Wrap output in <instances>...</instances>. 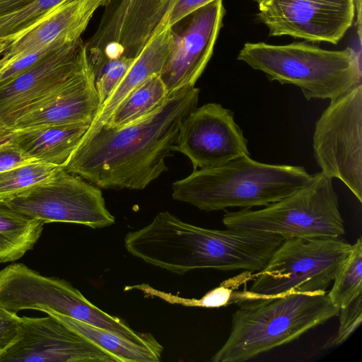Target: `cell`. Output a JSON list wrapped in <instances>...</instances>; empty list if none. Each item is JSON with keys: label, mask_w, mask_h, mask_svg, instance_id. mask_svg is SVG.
I'll use <instances>...</instances> for the list:
<instances>
[{"label": "cell", "mask_w": 362, "mask_h": 362, "mask_svg": "<svg viewBox=\"0 0 362 362\" xmlns=\"http://www.w3.org/2000/svg\"><path fill=\"white\" fill-rule=\"evenodd\" d=\"M199 89L168 95L145 118L122 127L87 130L64 168L104 189H143L168 170L183 119L197 107Z\"/></svg>", "instance_id": "cell-1"}, {"label": "cell", "mask_w": 362, "mask_h": 362, "mask_svg": "<svg viewBox=\"0 0 362 362\" xmlns=\"http://www.w3.org/2000/svg\"><path fill=\"white\" fill-rule=\"evenodd\" d=\"M230 334L213 362H243L293 341L338 316L325 293H292L239 303Z\"/></svg>", "instance_id": "cell-2"}, {"label": "cell", "mask_w": 362, "mask_h": 362, "mask_svg": "<svg viewBox=\"0 0 362 362\" xmlns=\"http://www.w3.org/2000/svg\"><path fill=\"white\" fill-rule=\"evenodd\" d=\"M303 166L274 165L241 156L221 165L194 170L173 184V198L211 211L267 206L312 177Z\"/></svg>", "instance_id": "cell-3"}, {"label": "cell", "mask_w": 362, "mask_h": 362, "mask_svg": "<svg viewBox=\"0 0 362 362\" xmlns=\"http://www.w3.org/2000/svg\"><path fill=\"white\" fill-rule=\"evenodd\" d=\"M360 58L350 47L328 50L305 42H247L237 57L271 81L298 87L308 100L330 101L362 84Z\"/></svg>", "instance_id": "cell-4"}, {"label": "cell", "mask_w": 362, "mask_h": 362, "mask_svg": "<svg viewBox=\"0 0 362 362\" xmlns=\"http://www.w3.org/2000/svg\"><path fill=\"white\" fill-rule=\"evenodd\" d=\"M227 228L293 238H336L345 234L332 179L322 171L303 187L265 207L227 211Z\"/></svg>", "instance_id": "cell-5"}, {"label": "cell", "mask_w": 362, "mask_h": 362, "mask_svg": "<svg viewBox=\"0 0 362 362\" xmlns=\"http://www.w3.org/2000/svg\"><path fill=\"white\" fill-rule=\"evenodd\" d=\"M352 249L342 237L286 238L252 275L250 292L261 297L325 293Z\"/></svg>", "instance_id": "cell-6"}, {"label": "cell", "mask_w": 362, "mask_h": 362, "mask_svg": "<svg viewBox=\"0 0 362 362\" xmlns=\"http://www.w3.org/2000/svg\"><path fill=\"white\" fill-rule=\"evenodd\" d=\"M314 156L362 202V84L331 100L315 122Z\"/></svg>", "instance_id": "cell-7"}, {"label": "cell", "mask_w": 362, "mask_h": 362, "mask_svg": "<svg viewBox=\"0 0 362 362\" xmlns=\"http://www.w3.org/2000/svg\"><path fill=\"white\" fill-rule=\"evenodd\" d=\"M0 202L44 223L64 222L102 228L115 221L101 190L64 168L47 181L1 198Z\"/></svg>", "instance_id": "cell-8"}, {"label": "cell", "mask_w": 362, "mask_h": 362, "mask_svg": "<svg viewBox=\"0 0 362 362\" xmlns=\"http://www.w3.org/2000/svg\"><path fill=\"white\" fill-rule=\"evenodd\" d=\"M270 36L337 44L351 27L355 0H255Z\"/></svg>", "instance_id": "cell-9"}, {"label": "cell", "mask_w": 362, "mask_h": 362, "mask_svg": "<svg viewBox=\"0 0 362 362\" xmlns=\"http://www.w3.org/2000/svg\"><path fill=\"white\" fill-rule=\"evenodd\" d=\"M168 0H109L99 25L84 42L92 65L136 58L165 15Z\"/></svg>", "instance_id": "cell-10"}, {"label": "cell", "mask_w": 362, "mask_h": 362, "mask_svg": "<svg viewBox=\"0 0 362 362\" xmlns=\"http://www.w3.org/2000/svg\"><path fill=\"white\" fill-rule=\"evenodd\" d=\"M225 13L223 0H214L171 27L169 54L159 74L168 95L194 86L213 54Z\"/></svg>", "instance_id": "cell-11"}, {"label": "cell", "mask_w": 362, "mask_h": 362, "mask_svg": "<svg viewBox=\"0 0 362 362\" xmlns=\"http://www.w3.org/2000/svg\"><path fill=\"white\" fill-rule=\"evenodd\" d=\"M47 315L20 317L18 334L0 351V362H116L103 349Z\"/></svg>", "instance_id": "cell-12"}, {"label": "cell", "mask_w": 362, "mask_h": 362, "mask_svg": "<svg viewBox=\"0 0 362 362\" xmlns=\"http://www.w3.org/2000/svg\"><path fill=\"white\" fill-rule=\"evenodd\" d=\"M175 151L185 155L194 170L250 156L247 140L235 122L233 112L215 103L196 107L183 119Z\"/></svg>", "instance_id": "cell-13"}, {"label": "cell", "mask_w": 362, "mask_h": 362, "mask_svg": "<svg viewBox=\"0 0 362 362\" xmlns=\"http://www.w3.org/2000/svg\"><path fill=\"white\" fill-rule=\"evenodd\" d=\"M86 52L81 39L59 45L28 70L1 85L0 119L11 127L63 84Z\"/></svg>", "instance_id": "cell-14"}, {"label": "cell", "mask_w": 362, "mask_h": 362, "mask_svg": "<svg viewBox=\"0 0 362 362\" xmlns=\"http://www.w3.org/2000/svg\"><path fill=\"white\" fill-rule=\"evenodd\" d=\"M100 107L94 71L86 52L64 83L18 118L11 128L17 130L42 126L90 125Z\"/></svg>", "instance_id": "cell-15"}, {"label": "cell", "mask_w": 362, "mask_h": 362, "mask_svg": "<svg viewBox=\"0 0 362 362\" xmlns=\"http://www.w3.org/2000/svg\"><path fill=\"white\" fill-rule=\"evenodd\" d=\"M109 0H68L0 45V68L59 42L81 38L95 11Z\"/></svg>", "instance_id": "cell-16"}, {"label": "cell", "mask_w": 362, "mask_h": 362, "mask_svg": "<svg viewBox=\"0 0 362 362\" xmlns=\"http://www.w3.org/2000/svg\"><path fill=\"white\" fill-rule=\"evenodd\" d=\"M171 27L163 18L121 81L101 105L88 130L108 121L117 105L135 88L153 74H160L169 54Z\"/></svg>", "instance_id": "cell-17"}, {"label": "cell", "mask_w": 362, "mask_h": 362, "mask_svg": "<svg viewBox=\"0 0 362 362\" xmlns=\"http://www.w3.org/2000/svg\"><path fill=\"white\" fill-rule=\"evenodd\" d=\"M89 127L75 124L13 129L11 139L36 160L64 168Z\"/></svg>", "instance_id": "cell-18"}, {"label": "cell", "mask_w": 362, "mask_h": 362, "mask_svg": "<svg viewBox=\"0 0 362 362\" xmlns=\"http://www.w3.org/2000/svg\"><path fill=\"white\" fill-rule=\"evenodd\" d=\"M80 335L110 354L116 362H158L163 347L137 344L112 332L81 322L55 312H47Z\"/></svg>", "instance_id": "cell-19"}, {"label": "cell", "mask_w": 362, "mask_h": 362, "mask_svg": "<svg viewBox=\"0 0 362 362\" xmlns=\"http://www.w3.org/2000/svg\"><path fill=\"white\" fill-rule=\"evenodd\" d=\"M44 223L0 202V262H13L31 250L40 238Z\"/></svg>", "instance_id": "cell-20"}, {"label": "cell", "mask_w": 362, "mask_h": 362, "mask_svg": "<svg viewBox=\"0 0 362 362\" xmlns=\"http://www.w3.org/2000/svg\"><path fill=\"white\" fill-rule=\"evenodd\" d=\"M168 96L159 74H153L124 98L104 124L122 127L138 122L160 108Z\"/></svg>", "instance_id": "cell-21"}, {"label": "cell", "mask_w": 362, "mask_h": 362, "mask_svg": "<svg viewBox=\"0 0 362 362\" xmlns=\"http://www.w3.org/2000/svg\"><path fill=\"white\" fill-rule=\"evenodd\" d=\"M334 306L339 309L348 305L362 293V239L352 245L351 251L327 293Z\"/></svg>", "instance_id": "cell-22"}, {"label": "cell", "mask_w": 362, "mask_h": 362, "mask_svg": "<svg viewBox=\"0 0 362 362\" xmlns=\"http://www.w3.org/2000/svg\"><path fill=\"white\" fill-rule=\"evenodd\" d=\"M62 168L60 166L33 161L0 173V199L18 194L46 182Z\"/></svg>", "instance_id": "cell-23"}, {"label": "cell", "mask_w": 362, "mask_h": 362, "mask_svg": "<svg viewBox=\"0 0 362 362\" xmlns=\"http://www.w3.org/2000/svg\"><path fill=\"white\" fill-rule=\"evenodd\" d=\"M135 59L122 56L91 64L100 106L127 72Z\"/></svg>", "instance_id": "cell-24"}, {"label": "cell", "mask_w": 362, "mask_h": 362, "mask_svg": "<svg viewBox=\"0 0 362 362\" xmlns=\"http://www.w3.org/2000/svg\"><path fill=\"white\" fill-rule=\"evenodd\" d=\"M339 327L334 336L329 339L323 349L343 344L356 329L362 321V293L348 305L339 309Z\"/></svg>", "instance_id": "cell-25"}, {"label": "cell", "mask_w": 362, "mask_h": 362, "mask_svg": "<svg viewBox=\"0 0 362 362\" xmlns=\"http://www.w3.org/2000/svg\"><path fill=\"white\" fill-rule=\"evenodd\" d=\"M37 161L27 154L11 139L0 144V173Z\"/></svg>", "instance_id": "cell-26"}, {"label": "cell", "mask_w": 362, "mask_h": 362, "mask_svg": "<svg viewBox=\"0 0 362 362\" xmlns=\"http://www.w3.org/2000/svg\"><path fill=\"white\" fill-rule=\"evenodd\" d=\"M214 0H168L165 18L172 27L187 16Z\"/></svg>", "instance_id": "cell-27"}, {"label": "cell", "mask_w": 362, "mask_h": 362, "mask_svg": "<svg viewBox=\"0 0 362 362\" xmlns=\"http://www.w3.org/2000/svg\"><path fill=\"white\" fill-rule=\"evenodd\" d=\"M19 320L17 313L0 308V351L16 339L19 331Z\"/></svg>", "instance_id": "cell-28"}, {"label": "cell", "mask_w": 362, "mask_h": 362, "mask_svg": "<svg viewBox=\"0 0 362 362\" xmlns=\"http://www.w3.org/2000/svg\"><path fill=\"white\" fill-rule=\"evenodd\" d=\"M35 0H0V16L25 6Z\"/></svg>", "instance_id": "cell-29"}, {"label": "cell", "mask_w": 362, "mask_h": 362, "mask_svg": "<svg viewBox=\"0 0 362 362\" xmlns=\"http://www.w3.org/2000/svg\"><path fill=\"white\" fill-rule=\"evenodd\" d=\"M13 130L0 119V144L11 139Z\"/></svg>", "instance_id": "cell-30"}, {"label": "cell", "mask_w": 362, "mask_h": 362, "mask_svg": "<svg viewBox=\"0 0 362 362\" xmlns=\"http://www.w3.org/2000/svg\"><path fill=\"white\" fill-rule=\"evenodd\" d=\"M356 12V27H361V0H355Z\"/></svg>", "instance_id": "cell-31"}]
</instances>
